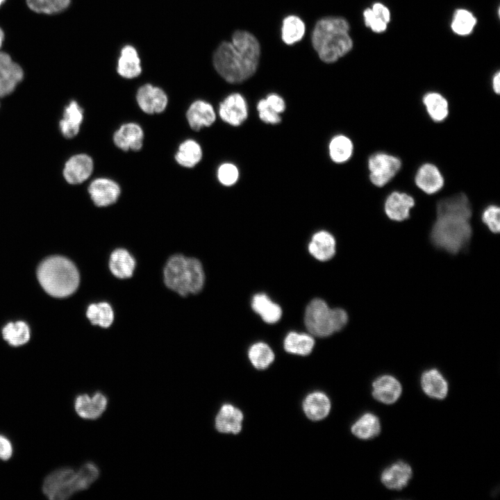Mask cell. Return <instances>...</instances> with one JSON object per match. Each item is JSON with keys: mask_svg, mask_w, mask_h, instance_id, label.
<instances>
[{"mask_svg": "<svg viewBox=\"0 0 500 500\" xmlns=\"http://www.w3.org/2000/svg\"><path fill=\"white\" fill-rule=\"evenodd\" d=\"M412 474V469L408 464L397 461L383 471L381 481L387 488L400 490L408 485Z\"/></svg>", "mask_w": 500, "mask_h": 500, "instance_id": "ffe728a7", "label": "cell"}, {"mask_svg": "<svg viewBox=\"0 0 500 500\" xmlns=\"http://www.w3.org/2000/svg\"><path fill=\"white\" fill-rule=\"evenodd\" d=\"M303 410L310 419L322 420L328 415L331 402L324 393L314 392L309 394L303 400Z\"/></svg>", "mask_w": 500, "mask_h": 500, "instance_id": "d4e9b609", "label": "cell"}, {"mask_svg": "<svg viewBox=\"0 0 500 500\" xmlns=\"http://www.w3.org/2000/svg\"><path fill=\"white\" fill-rule=\"evenodd\" d=\"M203 151L199 142L193 139H187L178 146L174 155L176 162L181 167L192 168L200 162Z\"/></svg>", "mask_w": 500, "mask_h": 500, "instance_id": "83f0119b", "label": "cell"}, {"mask_svg": "<svg viewBox=\"0 0 500 500\" xmlns=\"http://www.w3.org/2000/svg\"><path fill=\"white\" fill-rule=\"evenodd\" d=\"M219 182L226 187L233 185L239 178V170L233 163L224 162L220 165L217 171Z\"/></svg>", "mask_w": 500, "mask_h": 500, "instance_id": "ab89813d", "label": "cell"}, {"mask_svg": "<svg viewBox=\"0 0 500 500\" xmlns=\"http://www.w3.org/2000/svg\"><path fill=\"white\" fill-rule=\"evenodd\" d=\"M136 102L140 110L146 114H160L168 105L165 92L159 87L150 83L140 86L136 92Z\"/></svg>", "mask_w": 500, "mask_h": 500, "instance_id": "9c48e42d", "label": "cell"}, {"mask_svg": "<svg viewBox=\"0 0 500 500\" xmlns=\"http://www.w3.org/2000/svg\"><path fill=\"white\" fill-rule=\"evenodd\" d=\"M306 33L303 21L296 15H289L284 18L281 27L282 40L288 45L299 42Z\"/></svg>", "mask_w": 500, "mask_h": 500, "instance_id": "d6a6232c", "label": "cell"}, {"mask_svg": "<svg viewBox=\"0 0 500 500\" xmlns=\"http://www.w3.org/2000/svg\"><path fill=\"white\" fill-rule=\"evenodd\" d=\"M3 38H4L3 32V31L0 28V48H1V47L3 40Z\"/></svg>", "mask_w": 500, "mask_h": 500, "instance_id": "c3c4849f", "label": "cell"}, {"mask_svg": "<svg viewBox=\"0 0 500 500\" xmlns=\"http://www.w3.org/2000/svg\"><path fill=\"white\" fill-rule=\"evenodd\" d=\"M93 170L94 161L89 155L76 154L65 162L63 176L69 184H80L90 177Z\"/></svg>", "mask_w": 500, "mask_h": 500, "instance_id": "5bb4252c", "label": "cell"}, {"mask_svg": "<svg viewBox=\"0 0 500 500\" xmlns=\"http://www.w3.org/2000/svg\"><path fill=\"white\" fill-rule=\"evenodd\" d=\"M421 385L424 392L433 399H444L448 394V383L436 369H430L422 374Z\"/></svg>", "mask_w": 500, "mask_h": 500, "instance_id": "603a6c76", "label": "cell"}, {"mask_svg": "<svg viewBox=\"0 0 500 500\" xmlns=\"http://www.w3.org/2000/svg\"><path fill=\"white\" fill-rule=\"evenodd\" d=\"M71 0H26L29 8L38 13L54 14L65 10Z\"/></svg>", "mask_w": 500, "mask_h": 500, "instance_id": "f35d334b", "label": "cell"}, {"mask_svg": "<svg viewBox=\"0 0 500 500\" xmlns=\"http://www.w3.org/2000/svg\"><path fill=\"white\" fill-rule=\"evenodd\" d=\"M401 166V160L397 157L383 152L376 153L368 160L369 179L374 185L383 187L394 177Z\"/></svg>", "mask_w": 500, "mask_h": 500, "instance_id": "ba28073f", "label": "cell"}, {"mask_svg": "<svg viewBox=\"0 0 500 500\" xmlns=\"http://www.w3.org/2000/svg\"><path fill=\"white\" fill-rule=\"evenodd\" d=\"M107 405V397L99 391L92 394H78L74 399L76 412L85 419L94 420L99 418L105 412Z\"/></svg>", "mask_w": 500, "mask_h": 500, "instance_id": "4fadbf2b", "label": "cell"}, {"mask_svg": "<svg viewBox=\"0 0 500 500\" xmlns=\"http://www.w3.org/2000/svg\"><path fill=\"white\" fill-rule=\"evenodd\" d=\"M352 433L359 439L369 440L376 437L381 432L378 417L372 412L361 415L351 426Z\"/></svg>", "mask_w": 500, "mask_h": 500, "instance_id": "f1b7e54d", "label": "cell"}, {"mask_svg": "<svg viewBox=\"0 0 500 500\" xmlns=\"http://www.w3.org/2000/svg\"><path fill=\"white\" fill-rule=\"evenodd\" d=\"M402 388L399 381L392 376L383 375L372 383V396L378 401L392 404L401 396Z\"/></svg>", "mask_w": 500, "mask_h": 500, "instance_id": "ac0fdd59", "label": "cell"}, {"mask_svg": "<svg viewBox=\"0 0 500 500\" xmlns=\"http://www.w3.org/2000/svg\"><path fill=\"white\" fill-rule=\"evenodd\" d=\"M117 70V73L125 78H134L141 74L140 59L135 47L126 45L122 49Z\"/></svg>", "mask_w": 500, "mask_h": 500, "instance_id": "cb8c5ba5", "label": "cell"}, {"mask_svg": "<svg viewBox=\"0 0 500 500\" xmlns=\"http://www.w3.org/2000/svg\"><path fill=\"white\" fill-rule=\"evenodd\" d=\"M5 1V0H0V6Z\"/></svg>", "mask_w": 500, "mask_h": 500, "instance_id": "681fc988", "label": "cell"}, {"mask_svg": "<svg viewBox=\"0 0 500 500\" xmlns=\"http://www.w3.org/2000/svg\"><path fill=\"white\" fill-rule=\"evenodd\" d=\"M363 19L365 26L374 33H383L387 29L388 24L378 17L371 8L364 10Z\"/></svg>", "mask_w": 500, "mask_h": 500, "instance_id": "7bdbcfd3", "label": "cell"}, {"mask_svg": "<svg viewBox=\"0 0 500 500\" xmlns=\"http://www.w3.org/2000/svg\"><path fill=\"white\" fill-rule=\"evenodd\" d=\"M135 267V260L126 249H117L110 256L109 268L112 274L119 278L132 276Z\"/></svg>", "mask_w": 500, "mask_h": 500, "instance_id": "4316f807", "label": "cell"}, {"mask_svg": "<svg viewBox=\"0 0 500 500\" xmlns=\"http://www.w3.org/2000/svg\"><path fill=\"white\" fill-rule=\"evenodd\" d=\"M431 228V240L438 249L457 253L468 244L472 235V214L467 197L462 193L441 199Z\"/></svg>", "mask_w": 500, "mask_h": 500, "instance_id": "6da1fadb", "label": "cell"}, {"mask_svg": "<svg viewBox=\"0 0 500 500\" xmlns=\"http://www.w3.org/2000/svg\"><path fill=\"white\" fill-rule=\"evenodd\" d=\"M260 56V47L251 33L238 30L231 41L223 42L213 55L217 73L231 83H242L256 72Z\"/></svg>", "mask_w": 500, "mask_h": 500, "instance_id": "7a4b0ae2", "label": "cell"}, {"mask_svg": "<svg viewBox=\"0 0 500 500\" xmlns=\"http://www.w3.org/2000/svg\"><path fill=\"white\" fill-rule=\"evenodd\" d=\"M99 469L93 462L85 463L78 470L62 468L44 479L42 491L51 500H65L88 489L99 477Z\"/></svg>", "mask_w": 500, "mask_h": 500, "instance_id": "5b68a950", "label": "cell"}, {"mask_svg": "<svg viewBox=\"0 0 500 500\" xmlns=\"http://www.w3.org/2000/svg\"><path fill=\"white\" fill-rule=\"evenodd\" d=\"M348 315L342 308H330L322 299H315L308 305L305 324L310 333L326 337L341 330L347 323Z\"/></svg>", "mask_w": 500, "mask_h": 500, "instance_id": "52a82bcc", "label": "cell"}, {"mask_svg": "<svg viewBox=\"0 0 500 500\" xmlns=\"http://www.w3.org/2000/svg\"><path fill=\"white\" fill-rule=\"evenodd\" d=\"M481 219L492 233H498L500 231V209L497 206L486 207L483 211Z\"/></svg>", "mask_w": 500, "mask_h": 500, "instance_id": "60d3db41", "label": "cell"}, {"mask_svg": "<svg viewBox=\"0 0 500 500\" xmlns=\"http://www.w3.org/2000/svg\"><path fill=\"white\" fill-rule=\"evenodd\" d=\"M243 414L234 406L225 403L219 410L215 419V426L222 433L237 434L242 430Z\"/></svg>", "mask_w": 500, "mask_h": 500, "instance_id": "d6986e66", "label": "cell"}, {"mask_svg": "<svg viewBox=\"0 0 500 500\" xmlns=\"http://www.w3.org/2000/svg\"><path fill=\"white\" fill-rule=\"evenodd\" d=\"M163 274L166 286L181 296L199 292L204 284L201 262L182 255H174L167 260Z\"/></svg>", "mask_w": 500, "mask_h": 500, "instance_id": "8992f818", "label": "cell"}, {"mask_svg": "<svg viewBox=\"0 0 500 500\" xmlns=\"http://www.w3.org/2000/svg\"><path fill=\"white\" fill-rule=\"evenodd\" d=\"M415 181L417 186L428 194L438 192L444 183L439 169L431 163H425L418 169Z\"/></svg>", "mask_w": 500, "mask_h": 500, "instance_id": "44dd1931", "label": "cell"}, {"mask_svg": "<svg viewBox=\"0 0 500 500\" xmlns=\"http://www.w3.org/2000/svg\"><path fill=\"white\" fill-rule=\"evenodd\" d=\"M88 190L92 202L98 207H107L115 203L122 192L119 185L106 177L94 179Z\"/></svg>", "mask_w": 500, "mask_h": 500, "instance_id": "30bf717a", "label": "cell"}, {"mask_svg": "<svg viewBox=\"0 0 500 500\" xmlns=\"http://www.w3.org/2000/svg\"><path fill=\"white\" fill-rule=\"evenodd\" d=\"M492 85L494 92L499 94L500 92V72L499 71L492 78Z\"/></svg>", "mask_w": 500, "mask_h": 500, "instance_id": "7dc6e473", "label": "cell"}, {"mask_svg": "<svg viewBox=\"0 0 500 500\" xmlns=\"http://www.w3.org/2000/svg\"><path fill=\"white\" fill-rule=\"evenodd\" d=\"M144 133L141 126L135 122L122 124L112 136L114 144L124 151H138L143 147Z\"/></svg>", "mask_w": 500, "mask_h": 500, "instance_id": "7c38bea8", "label": "cell"}, {"mask_svg": "<svg viewBox=\"0 0 500 500\" xmlns=\"http://www.w3.org/2000/svg\"><path fill=\"white\" fill-rule=\"evenodd\" d=\"M265 100L268 105L277 113L281 114L285 109V103L284 99L277 94H268Z\"/></svg>", "mask_w": 500, "mask_h": 500, "instance_id": "ee69618b", "label": "cell"}, {"mask_svg": "<svg viewBox=\"0 0 500 500\" xmlns=\"http://www.w3.org/2000/svg\"><path fill=\"white\" fill-rule=\"evenodd\" d=\"M37 277L42 288L58 298L72 294L79 284V274L69 259L53 256L44 260L37 270Z\"/></svg>", "mask_w": 500, "mask_h": 500, "instance_id": "277c9868", "label": "cell"}, {"mask_svg": "<svg viewBox=\"0 0 500 500\" xmlns=\"http://www.w3.org/2000/svg\"><path fill=\"white\" fill-rule=\"evenodd\" d=\"M476 24V18L466 9H458L452 18L451 28L458 35L465 36L470 34Z\"/></svg>", "mask_w": 500, "mask_h": 500, "instance_id": "8d00e7d4", "label": "cell"}, {"mask_svg": "<svg viewBox=\"0 0 500 500\" xmlns=\"http://www.w3.org/2000/svg\"><path fill=\"white\" fill-rule=\"evenodd\" d=\"M23 76L22 67L8 53L0 52V97L12 92Z\"/></svg>", "mask_w": 500, "mask_h": 500, "instance_id": "9a60e30c", "label": "cell"}, {"mask_svg": "<svg viewBox=\"0 0 500 500\" xmlns=\"http://www.w3.org/2000/svg\"><path fill=\"white\" fill-rule=\"evenodd\" d=\"M370 8L378 17L385 23L388 24L390 22V11L389 8L383 3L379 2L374 3Z\"/></svg>", "mask_w": 500, "mask_h": 500, "instance_id": "bcb514c9", "label": "cell"}, {"mask_svg": "<svg viewBox=\"0 0 500 500\" xmlns=\"http://www.w3.org/2000/svg\"><path fill=\"white\" fill-rule=\"evenodd\" d=\"M353 145L351 140L344 135L333 137L328 146L331 160L336 163H343L352 156Z\"/></svg>", "mask_w": 500, "mask_h": 500, "instance_id": "e575fe53", "label": "cell"}, {"mask_svg": "<svg viewBox=\"0 0 500 500\" xmlns=\"http://www.w3.org/2000/svg\"><path fill=\"white\" fill-rule=\"evenodd\" d=\"M218 112L224 122L233 126H238L248 117L247 101L240 93H232L220 103Z\"/></svg>", "mask_w": 500, "mask_h": 500, "instance_id": "8fae6325", "label": "cell"}, {"mask_svg": "<svg viewBox=\"0 0 500 500\" xmlns=\"http://www.w3.org/2000/svg\"><path fill=\"white\" fill-rule=\"evenodd\" d=\"M190 127L195 131L203 127H209L216 120V112L213 106L202 99L194 101L188 107L185 114Z\"/></svg>", "mask_w": 500, "mask_h": 500, "instance_id": "2e32d148", "label": "cell"}, {"mask_svg": "<svg viewBox=\"0 0 500 500\" xmlns=\"http://www.w3.org/2000/svg\"><path fill=\"white\" fill-rule=\"evenodd\" d=\"M13 452L12 444L10 440L5 435L0 434V460H9Z\"/></svg>", "mask_w": 500, "mask_h": 500, "instance_id": "f6af8a7d", "label": "cell"}, {"mask_svg": "<svg viewBox=\"0 0 500 500\" xmlns=\"http://www.w3.org/2000/svg\"><path fill=\"white\" fill-rule=\"evenodd\" d=\"M86 316L93 325L103 328L110 326L114 320L112 308L106 302L90 304L86 310Z\"/></svg>", "mask_w": 500, "mask_h": 500, "instance_id": "d590c367", "label": "cell"}, {"mask_svg": "<svg viewBox=\"0 0 500 500\" xmlns=\"http://www.w3.org/2000/svg\"><path fill=\"white\" fill-rule=\"evenodd\" d=\"M315 340L312 336L305 333H290L284 340L286 351L301 356H307L312 350Z\"/></svg>", "mask_w": 500, "mask_h": 500, "instance_id": "836d02e7", "label": "cell"}, {"mask_svg": "<svg viewBox=\"0 0 500 500\" xmlns=\"http://www.w3.org/2000/svg\"><path fill=\"white\" fill-rule=\"evenodd\" d=\"M2 335L10 345L19 347L28 342L31 331L28 324L23 321L11 322L3 328Z\"/></svg>", "mask_w": 500, "mask_h": 500, "instance_id": "1f68e13d", "label": "cell"}, {"mask_svg": "<svg viewBox=\"0 0 500 500\" xmlns=\"http://www.w3.org/2000/svg\"><path fill=\"white\" fill-rule=\"evenodd\" d=\"M251 306L265 322L275 323L281 317L282 311L280 306L272 301L265 294H256L253 297Z\"/></svg>", "mask_w": 500, "mask_h": 500, "instance_id": "f546056e", "label": "cell"}, {"mask_svg": "<svg viewBox=\"0 0 500 500\" xmlns=\"http://www.w3.org/2000/svg\"><path fill=\"white\" fill-rule=\"evenodd\" d=\"M83 116V109L77 101H71L65 106L63 117L59 123L61 133L65 138H73L79 133Z\"/></svg>", "mask_w": 500, "mask_h": 500, "instance_id": "7402d4cb", "label": "cell"}, {"mask_svg": "<svg viewBox=\"0 0 500 500\" xmlns=\"http://www.w3.org/2000/svg\"><path fill=\"white\" fill-rule=\"evenodd\" d=\"M349 30V24L343 17H326L317 22L311 40L321 60L334 62L351 50L353 43Z\"/></svg>", "mask_w": 500, "mask_h": 500, "instance_id": "3957f363", "label": "cell"}, {"mask_svg": "<svg viewBox=\"0 0 500 500\" xmlns=\"http://www.w3.org/2000/svg\"><path fill=\"white\" fill-rule=\"evenodd\" d=\"M422 101L428 115L433 121L440 122L447 117L448 101L441 94L435 92H428L423 97Z\"/></svg>", "mask_w": 500, "mask_h": 500, "instance_id": "4dcf8cb0", "label": "cell"}, {"mask_svg": "<svg viewBox=\"0 0 500 500\" xmlns=\"http://www.w3.org/2000/svg\"><path fill=\"white\" fill-rule=\"evenodd\" d=\"M248 356L251 364L258 369H266L274 359L271 348L262 342L253 344L249 350Z\"/></svg>", "mask_w": 500, "mask_h": 500, "instance_id": "74e56055", "label": "cell"}, {"mask_svg": "<svg viewBox=\"0 0 500 500\" xmlns=\"http://www.w3.org/2000/svg\"><path fill=\"white\" fill-rule=\"evenodd\" d=\"M259 118L267 124H277L281 122L280 114L275 112L267 103L265 99H260L257 104Z\"/></svg>", "mask_w": 500, "mask_h": 500, "instance_id": "b9f144b4", "label": "cell"}, {"mask_svg": "<svg viewBox=\"0 0 500 500\" xmlns=\"http://www.w3.org/2000/svg\"><path fill=\"white\" fill-rule=\"evenodd\" d=\"M308 250L316 259L320 261L328 260L333 258L335 253V239L327 231H319L312 236Z\"/></svg>", "mask_w": 500, "mask_h": 500, "instance_id": "484cf974", "label": "cell"}, {"mask_svg": "<svg viewBox=\"0 0 500 500\" xmlns=\"http://www.w3.org/2000/svg\"><path fill=\"white\" fill-rule=\"evenodd\" d=\"M415 205L414 199L409 194L393 192L387 197L384 210L390 219L401 222L410 217V211Z\"/></svg>", "mask_w": 500, "mask_h": 500, "instance_id": "e0dca14e", "label": "cell"}]
</instances>
